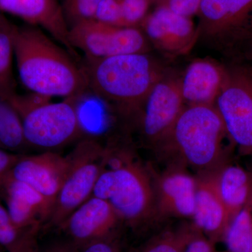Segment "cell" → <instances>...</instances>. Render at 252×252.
<instances>
[{"instance_id": "277c9868", "label": "cell", "mask_w": 252, "mask_h": 252, "mask_svg": "<svg viewBox=\"0 0 252 252\" xmlns=\"http://www.w3.org/2000/svg\"><path fill=\"white\" fill-rule=\"evenodd\" d=\"M7 102L21 118L29 147L54 151L84 137L73 97L53 102L34 93L17 94Z\"/></svg>"}, {"instance_id": "d4e9b609", "label": "cell", "mask_w": 252, "mask_h": 252, "mask_svg": "<svg viewBox=\"0 0 252 252\" xmlns=\"http://www.w3.org/2000/svg\"><path fill=\"white\" fill-rule=\"evenodd\" d=\"M101 0H63V13L68 27L78 23L94 20Z\"/></svg>"}, {"instance_id": "5b68a950", "label": "cell", "mask_w": 252, "mask_h": 252, "mask_svg": "<svg viewBox=\"0 0 252 252\" xmlns=\"http://www.w3.org/2000/svg\"><path fill=\"white\" fill-rule=\"evenodd\" d=\"M197 16V43L243 63L252 39V0H202Z\"/></svg>"}, {"instance_id": "e0dca14e", "label": "cell", "mask_w": 252, "mask_h": 252, "mask_svg": "<svg viewBox=\"0 0 252 252\" xmlns=\"http://www.w3.org/2000/svg\"><path fill=\"white\" fill-rule=\"evenodd\" d=\"M215 172L197 179L195 210L192 217L195 228L213 243L223 241L231 220L219 193Z\"/></svg>"}, {"instance_id": "7c38bea8", "label": "cell", "mask_w": 252, "mask_h": 252, "mask_svg": "<svg viewBox=\"0 0 252 252\" xmlns=\"http://www.w3.org/2000/svg\"><path fill=\"white\" fill-rule=\"evenodd\" d=\"M156 49L169 56L188 54L198 42L196 25L190 18L172 12L162 6H156L140 27Z\"/></svg>"}, {"instance_id": "7402d4cb", "label": "cell", "mask_w": 252, "mask_h": 252, "mask_svg": "<svg viewBox=\"0 0 252 252\" xmlns=\"http://www.w3.org/2000/svg\"><path fill=\"white\" fill-rule=\"evenodd\" d=\"M0 147L10 152L28 147L21 118L7 101L0 98Z\"/></svg>"}, {"instance_id": "30bf717a", "label": "cell", "mask_w": 252, "mask_h": 252, "mask_svg": "<svg viewBox=\"0 0 252 252\" xmlns=\"http://www.w3.org/2000/svg\"><path fill=\"white\" fill-rule=\"evenodd\" d=\"M185 107L181 77L168 72L154 86L140 112L141 130L146 142L160 146Z\"/></svg>"}, {"instance_id": "d6a6232c", "label": "cell", "mask_w": 252, "mask_h": 252, "mask_svg": "<svg viewBox=\"0 0 252 252\" xmlns=\"http://www.w3.org/2000/svg\"><path fill=\"white\" fill-rule=\"evenodd\" d=\"M38 250H39V245H38L37 239V240L30 242L18 250L11 252H38Z\"/></svg>"}, {"instance_id": "ba28073f", "label": "cell", "mask_w": 252, "mask_h": 252, "mask_svg": "<svg viewBox=\"0 0 252 252\" xmlns=\"http://www.w3.org/2000/svg\"><path fill=\"white\" fill-rule=\"evenodd\" d=\"M215 107L230 140L242 154L252 155V68L244 63L227 67Z\"/></svg>"}, {"instance_id": "e575fe53", "label": "cell", "mask_w": 252, "mask_h": 252, "mask_svg": "<svg viewBox=\"0 0 252 252\" xmlns=\"http://www.w3.org/2000/svg\"><path fill=\"white\" fill-rule=\"evenodd\" d=\"M2 16H3L2 15L0 14V21H1V18H2Z\"/></svg>"}, {"instance_id": "8fae6325", "label": "cell", "mask_w": 252, "mask_h": 252, "mask_svg": "<svg viewBox=\"0 0 252 252\" xmlns=\"http://www.w3.org/2000/svg\"><path fill=\"white\" fill-rule=\"evenodd\" d=\"M122 220L109 201L91 196L56 230L79 250L97 240L117 235Z\"/></svg>"}, {"instance_id": "83f0119b", "label": "cell", "mask_w": 252, "mask_h": 252, "mask_svg": "<svg viewBox=\"0 0 252 252\" xmlns=\"http://www.w3.org/2000/svg\"><path fill=\"white\" fill-rule=\"evenodd\" d=\"M202 0H154L156 6H165L172 12L187 18L197 16Z\"/></svg>"}, {"instance_id": "f1b7e54d", "label": "cell", "mask_w": 252, "mask_h": 252, "mask_svg": "<svg viewBox=\"0 0 252 252\" xmlns=\"http://www.w3.org/2000/svg\"><path fill=\"white\" fill-rule=\"evenodd\" d=\"M21 155L22 154L11 153L0 147V197H1L5 182Z\"/></svg>"}, {"instance_id": "52a82bcc", "label": "cell", "mask_w": 252, "mask_h": 252, "mask_svg": "<svg viewBox=\"0 0 252 252\" xmlns=\"http://www.w3.org/2000/svg\"><path fill=\"white\" fill-rule=\"evenodd\" d=\"M68 156L69 170L44 230L57 229L92 196L96 182L105 166V147L96 138L84 137Z\"/></svg>"}, {"instance_id": "8992f818", "label": "cell", "mask_w": 252, "mask_h": 252, "mask_svg": "<svg viewBox=\"0 0 252 252\" xmlns=\"http://www.w3.org/2000/svg\"><path fill=\"white\" fill-rule=\"evenodd\" d=\"M130 149L111 144L105 147V165L112 170L114 186L109 202L122 223L137 229L156 211L154 185L147 170Z\"/></svg>"}, {"instance_id": "7a4b0ae2", "label": "cell", "mask_w": 252, "mask_h": 252, "mask_svg": "<svg viewBox=\"0 0 252 252\" xmlns=\"http://www.w3.org/2000/svg\"><path fill=\"white\" fill-rule=\"evenodd\" d=\"M80 65L88 88L126 116L141 112L154 86L169 72L149 53L84 57Z\"/></svg>"}, {"instance_id": "4316f807", "label": "cell", "mask_w": 252, "mask_h": 252, "mask_svg": "<svg viewBox=\"0 0 252 252\" xmlns=\"http://www.w3.org/2000/svg\"><path fill=\"white\" fill-rule=\"evenodd\" d=\"M94 20L104 24L126 27L123 18L122 0H101Z\"/></svg>"}, {"instance_id": "1f68e13d", "label": "cell", "mask_w": 252, "mask_h": 252, "mask_svg": "<svg viewBox=\"0 0 252 252\" xmlns=\"http://www.w3.org/2000/svg\"><path fill=\"white\" fill-rule=\"evenodd\" d=\"M38 252H78V250L63 238L55 240L42 249L39 248Z\"/></svg>"}, {"instance_id": "4dcf8cb0", "label": "cell", "mask_w": 252, "mask_h": 252, "mask_svg": "<svg viewBox=\"0 0 252 252\" xmlns=\"http://www.w3.org/2000/svg\"><path fill=\"white\" fill-rule=\"evenodd\" d=\"M213 244L201 233H199L187 245L185 252H218Z\"/></svg>"}, {"instance_id": "8d00e7d4", "label": "cell", "mask_w": 252, "mask_h": 252, "mask_svg": "<svg viewBox=\"0 0 252 252\" xmlns=\"http://www.w3.org/2000/svg\"><path fill=\"white\" fill-rule=\"evenodd\" d=\"M250 252H252V246L251 250H250Z\"/></svg>"}, {"instance_id": "484cf974", "label": "cell", "mask_w": 252, "mask_h": 252, "mask_svg": "<svg viewBox=\"0 0 252 252\" xmlns=\"http://www.w3.org/2000/svg\"><path fill=\"white\" fill-rule=\"evenodd\" d=\"M154 0H122L123 18L126 27L140 28L150 13Z\"/></svg>"}, {"instance_id": "603a6c76", "label": "cell", "mask_w": 252, "mask_h": 252, "mask_svg": "<svg viewBox=\"0 0 252 252\" xmlns=\"http://www.w3.org/2000/svg\"><path fill=\"white\" fill-rule=\"evenodd\" d=\"M223 241L228 252H250L252 246V202L230 220Z\"/></svg>"}, {"instance_id": "6da1fadb", "label": "cell", "mask_w": 252, "mask_h": 252, "mask_svg": "<svg viewBox=\"0 0 252 252\" xmlns=\"http://www.w3.org/2000/svg\"><path fill=\"white\" fill-rule=\"evenodd\" d=\"M14 49L20 79L31 93L65 99L89 89L80 64L41 28L16 26Z\"/></svg>"}, {"instance_id": "4fadbf2b", "label": "cell", "mask_w": 252, "mask_h": 252, "mask_svg": "<svg viewBox=\"0 0 252 252\" xmlns=\"http://www.w3.org/2000/svg\"><path fill=\"white\" fill-rule=\"evenodd\" d=\"M69 157L53 151L36 155H21L11 176L34 189L54 209L69 167Z\"/></svg>"}, {"instance_id": "5bb4252c", "label": "cell", "mask_w": 252, "mask_h": 252, "mask_svg": "<svg viewBox=\"0 0 252 252\" xmlns=\"http://www.w3.org/2000/svg\"><path fill=\"white\" fill-rule=\"evenodd\" d=\"M1 197L18 229L36 235L44 230L52 214V207L34 189L9 176L3 187Z\"/></svg>"}, {"instance_id": "f546056e", "label": "cell", "mask_w": 252, "mask_h": 252, "mask_svg": "<svg viewBox=\"0 0 252 252\" xmlns=\"http://www.w3.org/2000/svg\"><path fill=\"white\" fill-rule=\"evenodd\" d=\"M78 252H122L117 235L102 239L86 245Z\"/></svg>"}, {"instance_id": "cb8c5ba5", "label": "cell", "mask_w": 252, "mask_h": 252, "mask_svg": "<svg viewBox=\"0 0 252 252\" xmlns=\"http://www.w3.org/2000/svg\"><path fill=\"white\" fill-rule=\"evenodd\" d=\"M39 235L28 234L18 229L10 218L6 207L0 204V248L4 252L18 250L38 239Z\"/></svg>"}, {"instance_id": "836d02e7", "label": "cell", "mask_w": 252, "mask_h": 252, "mask_svg": "<svg viewBox=\"0 0 252 252\" xmlns=\"http://www.w3.org/2000/svg\"><path fill=\"white\" fill-rule=\"evenodd\" d=\"M251 61H252V39L249 44L246 52H245L243 63L251 62Z\"/></svg>"}, {"instance_id": "9c48e42d", "label": "cell", "mask_w": 252, "mask_h": 252, "mask_svg": "<svg viewBox=\"0 0 252 252\" xmlns=\"http://www.w3.org/2000/svg\"><path fill=\"white\" fill-rule=\"evenodd\" d=\"M69 39L74 49L85 57L104 59L134 53H149L151 44L140 28L119 27L95 20L69 28Z\"/></svg>"}, {"instance_id": "d590c367", "label": "cell", "mask_w": 252, "mask_h": 252, "mask_svg": "<svg viewBox=\"0 0 252 252\" xmlns=\"http://www.w3.org/2000/svg\"><path fill=\"white\" fill-rule=\"evenodd\" d=\"M0 252H4L2 250H1V248H0Z\"/></svg>"}, {"instance_id": "2e32d148", "label": "cell", "mask_w": 252, "mask_h": 252, "mask_svg": "<svg viewBox=\"0 0 252 252\" xmlns=\"http://www.w3.org/2000/svg\"><path fill=\"white\" fill-rule=\"evenodd\" d=\"M226 75V66L215 60H194L181 77L186 105H215Z\"/></svg>"}, {"instance_id": "3957f363", "label": "cell", "mask_w": 252, "mask_h": 252, "mask_svg": "<svg viewBox=\"0 0 252 252\" xmlns=\"http://www.w3.org/2000/svg\"><path fill=\"white\" fill-rule=\"evenodd\" d=\"M227 137L224 123L215 105H186L160 146L175 149L186 163L205 175L223 166L220 162Z\"/></svg>"}, {"instance_id": "ffe728a7", "label": "cell", "mask_w": 252, "mask_h": 252, "mask_svg": "<svg viewBox=\"0 0 252 252\" xmlns=\"http://www.w3.org/2000/svg\"><path fill=\"white\" fill-rule=\"evenodd\" d=\"M15 27L2 16L0 21V98L6 101L18 94L12 69Z\"/></svg>"}, {"instance_id": "9a60e30c", "label": "cell", "mask_w": 252, "mask_h": 252, "mask_svg": "<svg viewBox=\"0 0 252 252\" xmlns=\"http://www.w3.org/2000/svg\"><path fill=\"white\" fill-rule=\"evenodd\" d=\"M0 11L17 16L30 26L45 30L80 62V57L69 41V28L60 0H0Z\"/></svg>"}, {"instance_id": "d6986e66", "label": "cell", "mask_w": 252, "mask_h": 252, "mask_svg": "<svg viewBox=\"0 0 252 252\" xmlns=\"http://www.w3.org/2000/svg\"><path fill=\"white\" fill-rule=\"evenodd\" d=\"M219 193L230 219L252 202V173L238 165H223L215 172Z\"/></svg>"}, {"instance_id": "ac0fdd59", "label": "cell", "mask_w": 252, "mask_h": 252, "mask_svg": "<svg viewBox=\"0 0 252 252\" xmlns=\"http://www.w3.org/2000/svg\"><path fill=\"white\" fill-rule=\"evenodd\" d=\"M156 210L165 216L193 217L197 179L180 169L169 170L154 185Z\"/></svg>"}, {"instance_id": "44dd1931", "label": "cell", "mask_w": 252, "mask_h": 252, "mask_svg": "<svg viewBox=\"0 0 252 252\" xmlns=\"http://www.w3.org/2000/svg\"><path fill=\"white\" fill-rule=\"evenodd\" d=\"M200 231L195 226H184L162 232L130 252H185L189 243Z\"/></svg>"}]
</instances>
